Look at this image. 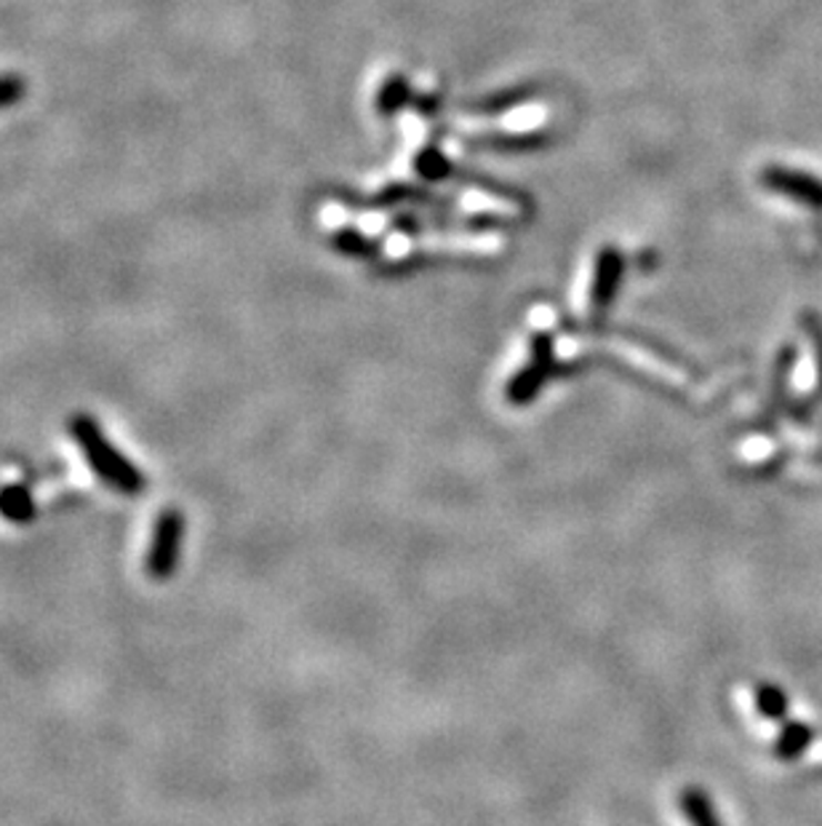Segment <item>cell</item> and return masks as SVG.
<instances>
[{"label":"cell","mask_w":822,"mask_h":826,"mask_svg":"<svg viewBox=\"0 0 822 826\" xmlns=\"http://www.w3.org/2000/svg\"><path fill=\"white\" fill-rule=\"evenodd\" d=\"M679 805L683 818L692 826H723L713 803H710V797L702 789H697V786H687V789L681 792Z\"/></svg>","instance_id":"cell-4"},{"label":"cell","mask_w":822,"mask_h":826,"mask_svg":"<svg viewBox=\"0 0 822 826\" xmlns=\"http://www.w3.org/2000/svg\"><path fill=\"white\" fill-rule=\"evenodd\" d=\"M761 182L772 193L788 195L791 201H799L804 206L814 209V212H822V180H818V177L793 172V169L785 167H769L761 174Z\"/></svg>","instance_id":"cell-2"},{"label":"cell","mask_w":822,"mask_h":826,"mask_svg":"<svg viewBox=\"0 0 822 826\" xmlns=\"http://www.w3.org/2000/svg\"><path fill=\"white\" fill-rule=\"evenodd\" d=\"M755 709L767 719H782L788 714V696L778 685L755 687Z\"/></svg>","instance_id":"cell-6"},{"label":"cell","mask_w":822,"mask_h":826,"mask_svg":"<svg viewBox=\"0 0 822 826\" xmlns=\"http://www.w3.org/2000/svg\"><path fill=\"white\" fill-rule=\"evenodd\" d=\"M419 169H423L427 177H440L446 172V163L438 153H427L423 159V167H419Z\"/></svg>","instance_id":"cell-9"},{"label":"cell","mask_w":822,"mask_h":826,"mask_svg":"<svg viewBox=\"0 0 822 826\" xmlns=\"http://www.w3.org/2000/svg\"><path fill=\"white\" fill-rule=\"evenodd\" d=\"M620 273H622V260L617 254V249H603L601 258H598V268H596V279H593V308L596 311H603V308L611 305L615 300L617 284H620Z\"/></svg>","instance_id":"cell-3"},{"label":"cell","mask_w":822,"mask_h":826,"mask_svg":"<svg viewBox=\"0 0 822 826\" xmlns=\"http://www.w3.org/2000/svg\"><path fill=\"white\" fill-rule=\"evenodd\" d=\"M809 744H812V731L804 723H785L778 736V744H774V754L788 763V759L804 754Z\"/></svg>","instance_id":"cell-5"},{"label":"cell","mask_w":822,"mask_h":826,"mask_svg":"<svg viewBox=\"0 0 822 826\" xmlns=\"http://www.w3.org/2000/svg\"><path fill=\"white\" fill-rule=\"evenodd\" d=\"M556 356H554V340L550 334H535L531 340V362L524 366L521 372H516L513 380L505 389V396L513 406H526L535 402V396L545 389L550 372H554Z\"/></svg>","instance_id":"cell-1"},{"label":"cell","mask_w":822,"mask_h":826,"mask_svg":"<svg viewBox=\"0 0 822 826\" xmlns=\"http://www.w3.org/2000/svg\"><path fill=\"white\" fill-rule=\"evenodd\" d=\"M28 94V83L22 75L6 73L0 75V110L14 108L17 102H22V97Z\"/></svg>","instance_id":"cell-7"},{"label":"cell","mask_w":822,"mask_h":826,"mask_svg":"<svg viewBox=\"0 0 822 826\" xmlns=\"http://www.w3.org/2000/svg\"><path fill=\"white\" fill-rule=\"evenodd\" d=\"M404 97H406V83L400 81V78H396V81L387 83V87L383 89V94H379V110H383V113H393V110L404 102Z\"/></svg>","instance_id":"cell-8"}]
</instances>
